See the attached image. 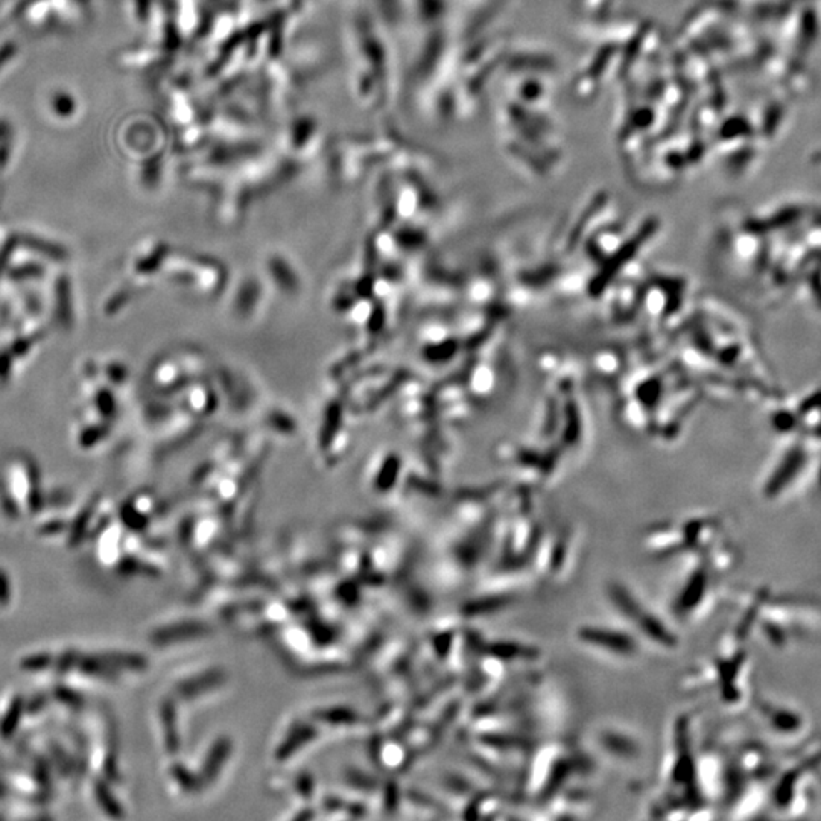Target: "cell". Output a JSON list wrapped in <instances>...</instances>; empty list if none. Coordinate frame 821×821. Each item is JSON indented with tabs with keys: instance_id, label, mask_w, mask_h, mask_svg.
<instances>
[{
	"instance_id": "1",
	"label": "cell",
	"mask_w": 821,
	"mask_h": 821,
	"mask_svg": "<svg viewBox=\"0 0 821 821\" xmlns=\"http://www.w3.org/2000/svg\"><path fill=\"white\" fill-rule=\"evenodd\" d=\"M580 639L588 645L604 646V648L611 650L616 654H633L634 653V643L627 638L626 634L599 630V628H581L578 633Z\"/></svg>"
}]
</instances>
